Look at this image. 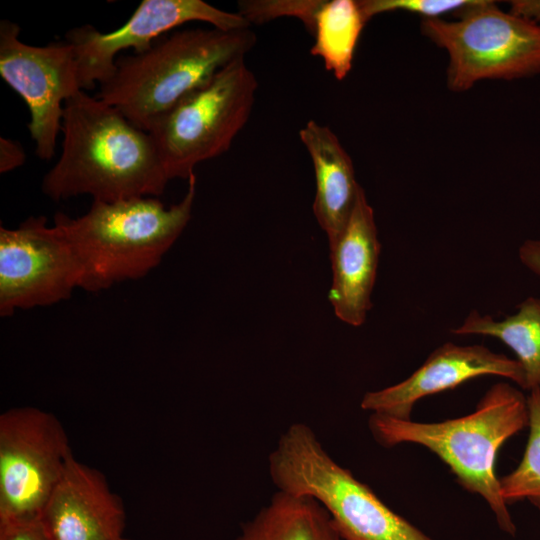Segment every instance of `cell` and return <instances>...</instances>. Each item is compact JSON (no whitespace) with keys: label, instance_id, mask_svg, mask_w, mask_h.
Here are the masks:
<instances>
[{"label":"cell","instance_id":"obj_4","mask_svg":"<svg viewBox=\"0 0 540 540\" xmlns=\"http://www.w3.org/2000/svg\"><path fill=\"white\" fill-rule=\"evenodd\" d=\"M255 43L250 28L210 26L166 34L143 52L117 58L113 74L99 85L96 97L149 132L183 98L244 58Z\"/></svg>","mask_w":540,"mask_h":540},{"label":"cell","instance_id":"obj_1","mask_svg":"<svg viewBox=\"0 0 540 540\" xmlns=\"http://www.w3.org/2000/svg\"><path fill=\"white\" fill-rule=\"evenodd\" d=\"M61 154L41 189L51 200L160 196L170 181L151 135L85 90L64 104Z\"/></svg>","mask_w":540,"mask_h":540},{"label":"cell","instance_id":"obj_10","mask_svg":"<svg viewBox=\"0 0 540 540\" xmlns=\"http://www.w3.org/2000/svg\"><path fill=\"white\" fill-rule=\"evenodd\" d=\"M81 269L74 250L43 216L18 227H0V315L50 306L80 288Z\"/></svg>","mask_w":540,"mask_h":540},{"label":"cell","instance_id":"obj_12","mask_svg":"<svg viewBox=\"0 0 540 540\" xmlns=\"http://www.w3.org/2000/svg\"><path fill=\"white\" fill-rule=\"evenodd\" d=\"M489 375L506 378L525 388L524 371L516 359L482 345L460 346L447 342L435 349L405 380L367 392L360 406L372 414L410 420L413 407L420 399Z\"/></svg>","mask_w":540,"mask_h":540},{"label":"cell","instance_id":"obj_18","mask_svg":"<svg viewBox=\"0 0 540 540\" xmlns=\"http://www.w3.org/2000/svg\"><path fill=\"white\" fill-rule=\"evenodd\" d=\"M367 23L359 1H324L315 15L313 36L315 42L310 50L322 59L326 70L341 81L352 69L354 53Z\"/></svg>","mask_w":540,"mask_h":540},{"label":"cell","instance_id":"obj_3","mask_svg":"<svg viewBox=\"0 0 540 540\" xmlns=\"http://www.w3.org/2000/svg\"><path fill=\"white\" fill-rule=\"evenodd\" d=\"M527 397L507 382L491 386L475 410L441 422L422 423L371 414L369 429L383 447L402 443L421 445L443 461L467 491L480 495L499 528L514 536L516 525L500 491L496 475L498 451L528 427Z\"/></svg>","mask_w":540,"mask_h":540},{"label":"cell","instance_id":"obj_9","mask_svg":"<svg viewBox=\"0 0 540 540\" xmlns=\"http://www.w3.org/2000/svg\"><path fill=\"white\" fill-rule=\"evenodd\" d=\"M20 27L0 21V75L26 103L27 128L35 154L50 160L62 128L65 102L82 90L73 46L54 41L33 46L20 40Z\"/></svg>","mask_w":540,"mask_h":540},{"label":"cell","instance_id":"obj_6","mask_svg":"<svg viewBox=\"0 0 540 540\" xmlns=\"http://www.w3.org/2000/svg\"><path fill=\"white\" fill-rule=\"evenodd\" d=\"M420 31L448 55L446 84L465 92L484 80H516L540 74V26L496 2L476 0L455 20L422 19Z\"/></svg>","mask_w":540,"mask_h":540},{"label":"cell","instance_id":"obj_8","mask_svg":"<svg viewBox=\"0 0 540 540\" xmlns=\"http://www.w3.org/2000/svg\"><path fill=\"white\" fill-rule=\"evenodd\" d=\"M73 457L57 417L33 406L0 415V521L40 516Z\"/></svg>","mask_w":540,"mask_h":540},{"label":"cell","instance_id":"obj_16","mask_svg":"<svg viewBox=\"0 0 540 540\" xmlns=\"http://www.w3.org/2000/svg\"><path fill=\"white\" fill-rule=\"evenodd\" d=\"M235 540H342L314 498L277 491L242 527Z\"/></svg>","mask_w":540,"mask_h":540},{"label":"cell","instance_id":"obj_2","mask_svg":"<svg viewBox=\"0 0 540 540\" xmlns=\"http://www.w3.org/2000/svg\"><path fill=\"white\" fill-rule=\"evenodd\" d=\"M196 175L182 200L166 207L157 197L93 201L82 216L57 213L53 224L76 254L80 288L96 293L145 277L179 238L192 214Z\"/></svg>","mask_w":540,"mask_h":540},{"label":"cell","instance_id":"obj_19","mask_svg":"<svg viewBox=\"0 0 540 540\" xmlns=\"http://www.w3.org/2000/svg\"><path fill=\"white\" fill-rule=\"evenodd\" d=\"M529 435L518 466L499 478L501 495L506 504L527 500L540 511V392L527 397Z\"/></svg>","mask_w":540,"mask_h":540},{"label":"cell","instance_id":"obj_17","mask_svg":"<svg viewBox=\"0 0 540 540\" xmlns=\"http://www.w3.org/2000/svg\"><path fill=\"white\" fill-rule=\"evenodd\" d=\"M455 335H483L499 339L516 355L523 368L525 390L540 392V298L522 301L515 314L495 320L473 310L452 330Z\"/></svg>","mask_w":540,"mask_h":540},{"label":"cell","instance_id":"obj_11","mask_svg":"<svg viewBox=\"0 0 540 540\" xmlns=\"http://www.w3.org/2000/svg\"><path fill=\"white\" fill-rule=\"evenodd\" d=\"M193 21L222 30L250 27L238 12H227L202 0H143L114 31L103 33L83 25L67 32L65 40L74 49L81 89L90 90L110 78L121 51L143 52L174 28Z\"/></svg>","mask_w":540,"mask_h":540},{"label":"cell","instance_id":"obj_14","mask_svg":"<svg viewBox=\"0 0 540 540\" xmlns=\"http://www.w3.org/2000/svg\"><path fill=\"white\" fill-rule=\"evenodd\" d=\"M329 248L332 283L328 299L341 321L361 326L372 307L381 249L374 211L363 188L345 229Z\"/></svg>","mask_w":540,"mask_h":540},{"label":"cell","instance_id":"obj_26","mask_svg":"<svg viewBox=\"0 0 540 540\" xmlns=\"http://www.w3.org/2000/svg\"><path fill=\"white\" fill-rule=\"evenodd\" d=\"M119 540H131V539H129V538H126V537L124 536V537H122V538H121V539H119Z\"/></svg>","mask_w":540,"mask_h":540},{"label":"cell","instance_id":"obj_24","mask_svg":"<svg viewBox=\"0 0 540 540\" xmlns=\"http://www.w3.org/2000/svg\"><path fill=\"white\" fill-rule=\"evenodd\" d=\"M518 255L526 268L540 276V238L524 241L519 247Z\"/></svg>","mask_w":540,"mask_h":540},{"label":"cell","instance_id":"obj_21","mask_svg":"<svg viewBox=\"0 0 540 540\" xmlns=\"http://www.w3.org/2000/svg\"><path fill=\"white\" fill-rule=\"evenodd\" d=\"M476 0H360L359 5L367 22L386 12L405 11L422 19L443 18L449 13L459 14Z\"/></svg>","mask_w":540,"mask_h":540},{"label":"cell","instance_id":"obj_5","mask_svg":"<svg viewBox=\"0 0 540 540\" xmlns=\"http://www.w3.org/2000/svg\"><path fill=\"white\" fill-rule=\"evenodd\" d=\"M268 466L278 491L318 501L342 540H435L334 461L304 423L291 424L280 436Z\"/></svg>","mask_w":540,"mask_h":540},{"label":"cell","instance_id":"obj_15","mask_svg":"<svg viewBox=\"0 0 540 540\" xmlns=\"http://www.w3.org/2000/svg\"><path fill=\"white\" fill-rule=\"evenodd\" d=\"M299 136L314 168V215L331 246L345 229L362 187L356 180L351 157L328 126L310 120Z\"/></svg>","mask_w":540,"mask_h":540},{"label":"cell","instance_id":"obj_23","mask_svg":"<svg viewBox=\"0 0 540 540\" xmlns=\"http://www.w3.org/2000/svg\"><path fill=\"white\" fill-rule=\"evenodd\" d=\"M26 154L21 144L15 140L0 138V172L7 173L24 164Z\"/></svg>","mask_w":540,"mask_h":540},{"label":"cell","instance_id":"obj_25","mask_svg":"<svg viewBox=\"0 0 540 540\" xmlns=\"http://www.w3.org/2000/svg\"><path fill=\"white\" fill-rule=\"evenodd\" d=\"M509 7L512 14L540 26V0H513Z\"/></svg>","mask_w":540,"mask_h":540},{"label":"cell","instance_id":"obj_20","mask_svg":"<svg viewBox=\"0 0 540 540\" xmlns=\"http://www.w3.org/2000/svg\"><path fill=\"white\" fill-rule=\"evenodd\" d=\"M322 0H259L240 1L239 14L251 23L261 24L278 17H296L313 34L315 15Z\"/></svg>","mask_w":540,"mask_h":540},{"label":"cell","instance_id":"obj_13","mask_svg":"<svg viewBox=\"0 0 540 540\" xmlns=\"http://www.w3.org/2000/svg\"><path fill=\"white\" fill-rule=\"evenodd\" d=\"M50 540H119L126 511L105 476L70 459L41 513Z\"/></svg>","mask_w":540,"mask_h":540},{"label":"cell","instance_id":"obj_22","mask_svg":"<svg viewBox=\"0 0 540 540\" xmlns=\"http://www.w3.org/2000/svg\"><path fill=\"white\" fill-rule=\"evenodd\" d=\"M0 540H50L41 515L0 521Z\"/></svg>","mask_w":540,"mask_h":540},{"label":"cell","instance_id":"obj_7","mask_svg":"<svg viewBox=\"0 0 540 540\" xmlns=\"http://www.w3.org/2000/svg\"><path fill=\"white\" fill-rule=\"evenodd\" d=\"M257 87L245 59H236L155 123L148 133L170 180H188L199 163L230 149L250 117Z\"/></svg>","mask_w":540,"mask_h":540}]
</instances>
